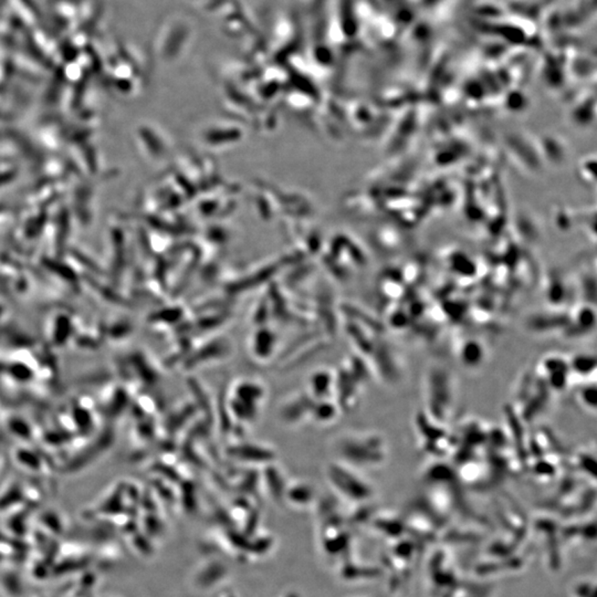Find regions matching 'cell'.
<instances>
[{
  "mask_svg": "<svg viewBox=\"0 0 597 597\" xmlns=\"http://www.w3.org/2000/svg\"><path fill=\"white\" fill-rule=\"evenodd\" d=\"M426 401L427 411L433 420L446 424L455 407L456 385L449 369L433 364L426 374Z\"/></svg>",
  "mask_w": 597,
  "mask_h": 597,
  "instance_id": "cell-1",
  "label": "cell"
},
{
  "mask_svg": "<svg viewBox=\"0 0 597 597\" xmlns=\"http://www.w3.org/2000/svg\"><path fill=\"white\" fill-rule=\"evenodd\" d=\"M276 337L271 331L262 328L260 331L257 332L256 335L253 337V352L256 356L261 358L260 360H264L266 356H269L273 351L275 347Z\"/></svg>",
  "mask_w": 597,
  "mask_h": 597,
  "instance_id": "cell-10",
  "label": "cell"
},
{
  "mask_svg": "<svg viewBox=\"0 0 597 597\" xmlns=\"http://www.w3.org/2000/svg\"><path fill=\"white\" fill-rule=\"evenodd\" d=\"M570 324L565 328L568 337H581L594 331L596 326V315L592 304L578 308L574 315H570Z\"/></svg>",
  "mask_w": 597,
  "mask_h": 597,
  "instance_id": "cell-5",
  "label": "cell"
},
{
  "mask_svg": "<svg viewBox=\"0 0 597 597\" xmlns=\"http://www.w3.org/2000/svg\"><path fill=\"white\" fill-rule=\"evenodd\" d=\"M234 395L230 406L234 416L242 422H253L258 413L257 405L264 397V388L259 384L245 382L238 385Z\"/></svg>",
  "mask_w": 597,
  "mask_h": 597,
  "instance_id": "cell-3",
  "label": "cell"
},
{
  "mask_svg": "<svg viewBox=\"0 0 597 597\" xmlns=\"http://www.w3.org/2000/svg\"><path fill=\"white\" fill-rule=\"evenodd\" d=\"M337 449L345 459L358 465H382L388 457L386 440L376 433L347 435L340 440Z\"/></svg>",
  "mask_w": 597,
  "mask_h": 597,
  "instance_id": "cell-2",
  "label": "cell"
},
{
  "mask_svg": "<svg viewBox=\"0 0 597 597\" xmlns=\"http://www.w3.org/2000/svg\"><path fill=\"white\" fill-rule=\"evenodd\" d=\"M372 354H374L375 358H377L375 360H377V369L381 372V374L385 375V379L388 381H395L398 377V365L395 354L390 352V347L376 343Z\"/></svg>",
  "mask_w": 597,
  "mask_h": 597,
  "instance_id": "cell-7",
  "label": "cell"
},
{
  "mask_svg": "<svg viewBox=\"0 0 597 597\" xmlns=\"http://www.w3.org/2000/svg\"><path fill=\"white\" fill-rule=\"evenodd\" d=\"M333 384V379L332 375L328 374V372H320L317 374L313 375L311 379V388H312L313 395L318 397H326L328 393V390L332 388Z\"/></svg>",
  "mask_w": 597,
  "mask_h": 597,
  "instance_id": "cell-12",
  "label": "cell"
},
{
  "mask_svg": "<svg viewBox=\"0 0 597 597\" xmlns=\"http://www.w3.org/2000/svg\"><path fill=\"white\" fill-rule=\"evenodd\" d=\"M571 375L582 379L593 376L596 373V358L591 354H576L568 360Z\"/></svg>",
  "mask_w": 597,
  "mask_h": 597,
  "instance_id": "cell-9",
  "label": "cell"
},
{
  "mask_svg": "<svg viewBox=\"0 0 597 597\" xmlns=\"http://www.w3.org/2000/svg\"><path fill=\"white\" fill-rule=\"evenodd\" d=\"M457 356L465 369H476L484 365V360H487V349L479 340L465 339L460 343Z\"/></svg>",
  "mask_w": 597,
  "mask_h": 597,
  "instance_id": "cell-6",
  "label": "cell"
},
{
  "mask_svg": "<svg viewBox=\"0 0 597 597\" xmlns=\"http://www.w3.org/2000/svg\"><path fill=\"white\" fill-rule=\"evenodd\" d=\"M578 467H581L585 472H589V475H592L593 478L595 476V458L592 457V455H589V454H587V452H581V454H578Z\"/></svg>",
  "mask_w": 597,
  "mask_h": 597,
  "instance_id": "cell-14",
  "label": "cell"
},
{
  "mask_svg": "<svg viewBox=\"0 0 597 597\" xmlns=\"http://www.w3.org/2000/svg\"><path fill=\"white\" fill-rule=\"evenodd\" d=\"M570 315L566 313H536L525 320V328L533 333H551L565 330L570 324Z\"/></svg>",
  "mask_w": 597,
  "mask_h": 597,
  "instance_id": "cell-4",
  "label": "cell"
},
{
  "mask_svg": "<svg viewBox=\"0 0 597 597\" xmlns=\"http://www.w3.org/2000/svg\"><path fill=\"white\" fill-rule=\"evenodd\" d=\"M578 399L584 409L595 414L597 409V388L595 383L583 386L578 392Z\"/></svg>",
  "mask_w": 597,
  "mask_h": 597,
  "instance_id": "cell-11",
  "label": "cell"
},
{
  "mask_svg": "<svg viewBox=\"0 0 597 597\" xmlns=\"http://www.w3.org/2000/svg\"><path fill=\"white\" fill-rule=\"evenodd\" d=\"M229 455L234 456L238 459L253 460V461H262V460H271L275 454L270 449H266L262 446H257L253 444L238 445L232 446L228 450Z\"/></svg>",
  "mask_w": 597,
  "mask_h": 597,
  "instance_id": "cell-8",
  "label": "cell"
},
{
  "mask_svg": "<svg viewBox=\"0 0 597 597\" xmlns=\"http://www.w3.org/2000/svg\"><path fill=\"white\" fill-rule=\"evenodd\" d=\"M313 413L317 415V417L321 422H328V420H333L337 416V408L332 404H328V401H323L322 406L318 407V408L315 409V412Z\"/></svg>",
  "mask_w": 597,
  "mask_h": 597,
  "instance_id": "cell-13",
  "label": "cell"
}]
</instances>
